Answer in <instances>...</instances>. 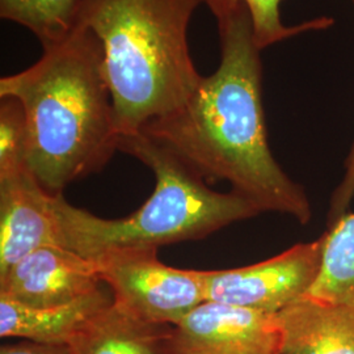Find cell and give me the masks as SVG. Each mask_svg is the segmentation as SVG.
I'll return each instance as SVG.
<instances>
[{
    "label": "cell",
    "instance_id": "obj_10",
    "mask_svg": "<svg viewBox=\"0 0 354 354\" xmlns=\"http://www.w3.org/2000/svg\"><path fill=\"white\" fill-rule=\"evenodd\" d=\"M277 320L279 354H354V306L304 295Z\"/></svg>",
    "mask_w": 354,
    "mask_h": 354
},
{
    "label": "cell",
    "instance_id": "obj_18",
    "mask_svg": "<svg viewBox=\"0 0 354 354\" xmlns=\"http://www.w3.org/2000/svg\"><path fill=\"white\" fill-rule=\"evenodd\" d=\"M0 354H71L67 344H45V342H24L3 345Z\"/></svg>",
    "mask_w": 354,
    "mask_h": 354
},
{
    "label": "cell",
    "instance_id": "obj_19",
    "mask_svg": "<svg viewBox=\"0 0 354 354\" xmlns=\"http://www.w3.org/2000/svg\"><path fill=\"white\" fill-rule=\"evenodd\" d=\"M353 3H354V0H353Z\"/></svg>",
    "mask_w": 354,
    "mask_h": 354
},
{
    "label": "cell",
    "instance_id": "obj_5",
    "mask_svg": "<svg viewBox=\"0 0 354 354\" xmlns=\"http://www.w3.org/2000/svg\"><path fill=\"white\" fill-rule=\"evenodd\" d=\"M156 252L152 247H125L92 261L114 304L142 320L175 326L206 301L205 274L165 266Z\"/></svg>",
    "mask_w": 354,
    "mask_h": 354
},
{
    "label": "cell",
    "instance_id": "obj_1",
    "mask_svg": "<svg viewBox=\"0 0 354 354\" xmlns=\"http://www.w3.org/2000/svg\"><path fill=\"white\" fill-rule=\"evenodd\" d=\"M218 26L221 64L201 76L174 112L142 129L205 181H227L231 192L260 213L313 218L304 188L285 174L270 151L263 108V64L245 7Z\"/></svg>",
    "mask_w": 354,
    "mask_h": 354
},
{
    "label": "cell",
    "instance_id": "obj_14",
    "mask_svg": "<svg viewBox=\"0 0 354 354\" xmlns=\"http://www.w3.org/2000/svg\"><path fill=\"white\" fill-rule=\"evenodd\" d=\"M79 4L80 0H0V17L26 28L44 49L74 30Z\"/></svg>",
    "mask_w": 354,
    "mask_h": 354
},
{
    "label": "cell",
    "instance_id": "obj_6",
    "mask_svg": "<svg viewBox=\"0 0 354 354\" xmlns=\"http://www.w3.org/2000/svg\"><path fill=\"white\" fill-rule=\"evenodd\" d=\"M323 250L324 235L252 266L203 270L206 301L279 314L311 289L322 266Z\"/></svg>",
    "mask_w": 354,
    "mask_h": 354
},
{
    "label": "cell",
    "instance_id": "obj_4",
    "mask_svg": "<svg viewBox=\"0 0 354 354\" xmlns=\"http://www.w3.org/2000/svg\"><path fill=\"white\" fill-rule=\"evenodd\" d=\"M118 151L138 159L155 176V189L138 210L105 219L54 196L64 247L89 260L125 247H152L203 239L250 219L260 210L239 194L209 188L175 152L145 133L120 138Z\"/></svg>",
    "mask_w": 354,
    "mask_h": 354
},
{
    "label": "cell",
    "instance_id": "obj_13",
    "mask_svg": "<svg viewBox=\"0 0 354 354\" xmlns=\"http://www.w3.org/2000/svg\"><path fill=\"white\" fill-rule=\"evenodd\" d=\"M317 279L306 295L354 306V213L329 225Z\"/></svg>",
    "mask_w": 354,
    "mask_h": 354
},
{
    "label": "cell",
    "instance_id": "obj_2",
    "mask_svg": "<svg viewBox=\"0 0 354 354\" xmlns=\"http://www.w3.org/2000/svg\"><path fill=\"white\" fill-rule=\"evenodd\" d=\"M21 104L28 165L51 194L100 172L118 151L102 42L76 26L62 41L44 48L26 70L0 79V99Z\"/></svg>",
    "mask_w": 354,
    "mask_h": 354
},
{
    "label": "cell",
    "instance_id": "obj_9",
    "mask_svg": "<svg viewBox=\"0 0 354 354\" xmlns=\"http://www.w3.org/2000/svg\"><path fill=\"white\" fill-rule=\"evenodd\" d=\"M54 196L29 168L0 176V274L41 247L64 245Z\"/></svg>",
    "mask_w": 354,
    "mask_h": 354
},
{
    "label": "cell",
    "instance_id": "obj_3",
    "mask_svg": "<svg viewBox=\"0 0 354 354\" xmlns=\"http://www.w3.org/2000/svg\"><path fill=\"white\" fill-rule=\"evenodd\" d=\"M201 0H80L76 26L100 39L121 137L174 112L201 74L190 57L188 28Z\"/></svg>",
    "mask_w": 354,
    "mask_h": 354
},
{
    "label": "cell",
    "instance_id": "obj_17",
    "mask_svg": "<svg viewBox=\"0 0 354 354\" xmlns=\"http://www.w3.org/2000/svg\"><path fill=\"white\" fill-rule=\"evenodd\" d=\"M354 198V142L345 160V172L340 184L330 197L329 206V225L348 213V209Z\"/></svg>",
    "mask_w": 354,
    "mask_h": 354
},
{
    "label": "cell",
    "instance_id": "obj_11",
    "mask_svg": "<svg viewBox=\"0 0 354 354\" xmlns=\"http://www.w3.org/2000/svg\"><path fill=\"white\" fill-rule=\"evenodd\" d=\"M113 302L99 289L84 298L53 307H29L0 297V336L45 344H68L102 308Z\"/></svg>",
    "mask_w": 354,
    "mask_h": 354
},
{
    "label": "cell",
    "instance_id": "obj_16",
    "mask_svg": "<svg viewBox=\"0 0 354 354\" xmlns=\"http://www.w3.org/2000/svg\"><path fill=\"white\" fill-rule=\"evenodd\" d=\"M29 168L26 115L12 97L0 99V176Z\"/></svg>",
    "mask_w": 354,
    "mask_h": 354
},
{
    "label": "cell",
    "instance_id": "obj_7",
    "mask_svg": "<svg viewBox=\"0 0 354 354\" xmlns=\"http://www.w3.org/2000/svg\"><path fill=\"white\" fill-rule=\"evenodd\" d=\"M277 314L205 301L172 326L165 354H279Z\"/></svg>",
    "mask_w": 354,
    "mask_h": 354
},
{
    "label": "cell",
    "instance_id": "obj_8",
    "mask_svg": "<svg viewBox=\"0 0 354 354\" xmlns=\"http://www.w3.org/2000/svg\"><path fill=\"white\" fill-rule=\"evenodd\" d=\"M102 283L92 260L64 245H46L0 274V297L29 307H53L84 298Z\"/></svg>",
    "mask_w": 354,
    "mask_h": 354
},
{
    "label": "cell",
    "instance_id": "obj_15",
    "mask_svg": "<svg viewBox=\"0 0 354 354\" xmlns=\"http://www.w3.org/2000/svg\"><path fill=\"white\" fill-rule=\"evenodd\" d=\"M282 1L283 0H201L213 13L216 24L223 23L245 7L252 19L256 44L261 50L286 38L308 30L326 29L333 24V19L330 17H319L299 26H285L281 17Z\"/></svg>",
    "mask_w": 354,
    "mask_h": 354
},
{
    "label": "cell",
    "instance_id": "obj_12",
    "mask_svg": "<svg viewBox=\"0 0 354 354\" xmlns=\"http://www.w3.org/2000/svg\"><path fill=\"white\" fill-rule=\"evenodd\" d=\"M172 326L142 320L113 302L68 342L71 354H165Z\"/></svg>",
    "mask_w": 354,
    "mask_h": 354
}]
</instances>
